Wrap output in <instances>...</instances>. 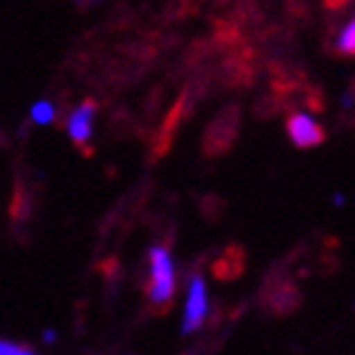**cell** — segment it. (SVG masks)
Segmentation results:
<instances>
[{"instance_id": "6da1fadb", "label": "cell", "mask_w": 355, "mask_h": 355, "mask_svg": "<svg viewBox=\"0 0 355 355\" xmlns=\"http://www.w3.org/2000/svg\"><path fill=\"white\" fill-rule=\"evenodd\" d=\"M150 266H153V279H150L148 295L155 304L171 302L173 289H175V277H173V261L168 249L155 246L150 252Z\"/></svg>"}, {"instance_id": "7a4b0ae2", "label": "cell", "mask_w": 355, "mask_h": 355, "mask_svg": "<svg viewBox=\"0 0 355 355\" xmlns=\"http://www.w3.org/2000/svg\"><path fill=\"white\" fill-rule=\"evenodd\" d=\"M208 310V300H206V284H203V277L200 274H193L191 279V292H188V307H185V320H183V333H193L203 325Z\"/></svg>"}, {"instance_id": "3957f363", "label": "cell", "mask_w": 355, "mask_h": 355, "mask_svg": "<svg viewBox=\"0 0 355 355\" xmlns=\"http://www.w3.org/2000/svg\"><path fill=\"white\" fill-rule=\"evenodd\" d=\"M287 135L297 148H315L325 142V130L307 114H292L287 122Z\"/></svg>"}, {"instance_id": "277c9868", "label": "cell", "mask_w": 355, "mask_h": 355, "mask_svg": "<svg viewBox=\"0 0 355 355\" xmlns=\"http://www.w3.org/2000/svg\"><path fill=\"white\" fill-rule=\"evenodd\" d=\"M96 104L94 102H84L79 110L71 112L69 117V135L76 145H87L89 135H92V114H94Z\"/></svg>"}, {"instance_id": "5b68a950", "label": "cell", "mask_w": 355, "mask_h": 355, "mask_svg": "<svg viewBox=\"0 0 355 355\" xmlns=\"http://www.w3.org/2000/svg\"><path fill=\"white\" fill-rule=\"evenodd\" d=\"M338 51H340L343 56H353V51H355V23L353 21L343 28L340 38H338Z\"/></svg>"}, {"instance_id": "8992f818", "label": "cell", "mask_w": 355, "mask_h": 355, "mask_svg": "<svg viewBox=\"0 0 355 355\" xmlns=\"http://www.w3.org/2000/svg\"><path fill=\"white\" fill-rule=\"evenodd\" d=\"M31 117H33V122L46 125V122H51L53 119V107L49 102H38L36 107H33V112H31Z\"/></svg>"}, {"instance_id": "52a82bcc", "label": "cell", "mask_w": 355, "mask_h": 355, "mask_svg": "<svg viewBox=\"0 0 355 355\" xmlns=\"http://www.w3.org/2000/svg\"><path fill=\"white\" fill-rule=\"evenodd\" d=\"M28 353H33L28 345H18V343L0 340V355H28Z\"/></svg>"}, {"instance_id": "ba28073f", "label": "cell", "mask_w": 355, "mask_h": 355, "mask_svg": "<svg viewBox=\"0 0 355 355\" xmlns=\"http://www.w3.org/2000/svg\"><path fill=\"white\" fill-rule=\"evenodd\" d=\"M44 340H46V343H53V340H56V335H53L51 330H49V333L44 335Z\"/></svg>"}, {"instance_id": "9c48e42d", "label": "cell", "mask_w": 355, "mask_h": 355, "mask_svg": "<svg viewBox=\"0 0 355 355\" xmlns=\"http://www.w3.org/2000/svg\"><path fill=\"white\" fill-rule=\"evenodd\" d=\"M327 3H330V6H333V8H338V6H343L345 0H327Z\"/></svg>"}]
</instances>
